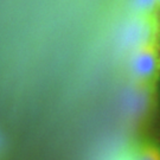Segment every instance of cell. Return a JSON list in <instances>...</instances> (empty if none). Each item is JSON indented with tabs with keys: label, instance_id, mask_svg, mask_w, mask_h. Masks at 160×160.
Masks as SVG:
<instances>
[{
	"label": "cell",
	"instance_id": "3957f363",
	"mask_svg": "<svg viewBox=\"0 0 160 160\" xmlns=\"http://www.w3.org/2000/svg\"><path fill=\"white\" fill-rule=\"evenodd\" d=\"M131 160H160V143L143 138L127 148Z\"/></svg>",
	"mask_w": 160,
	"mask_h": 160
},
{
	"label": "cell",
	"instance_id": "7a4b0ae2",
	"mask_svg": "<svg viewBox=\"0 0 160 160\" xmlns=\"http://www.w3.org/2000/svg\"><path fill=\"white\" fill-rule=\"evenodd\" d=\"M121 45L133 52L138 48L160 39V18L158 13L133 14L121 31Z\"/></svg>",
	"mask_w": 160,
	"mask_h": 160
},
{
	"label": "cell",
	"instance_id": "8992f818",
	"mask_svg": "<svg viewBox=\"0 0 160 160\" xmlns=\"http://www.w3.org/2000/svg\"><path fill=\"white\" fill-rule=\"evenodd\" d=\"M157 13H160V0H157Z\"/></svg>",
	"mask_w": 160,
	"mask_h": 160
},
{
	"label": "cell",
	"instance_id": "277c9868",
	"mask_svg": "<svg viewBox=\"0 0 160 160\" xmlns=\"http://www.w3.org/2000/svg\"><path fill=\"white\" fill-rule=\"evenodd\" d=\"M133 14H149L157 12V0H132Z\"/></svg>",
	"mask_w": 160,
	"mask_h": 160
},
{
	"label": "cell",
	"instance_id": "ba28073f",
	"mask_svg": "<svg viewBox=\"0 0 160 160\" xmlns=\"http://www.w3.org/2000/svg\"><path fill=\"white\" fill-rule=\"evenodd\" d=\"M159 14H160V13H159ZM159 18H160V16H159Z\"/></svg>",
	"mask_w": 160,
	"mask_h": 160
},
{
	"label": "cell",
	"instance_id": "52a82bcc",
	"mask_svg": "<svg viewBox=\"0 0 160 160\" xmlns=\"http://www.w3.org/2000/svg\"><path fill=\"white\" fill-rule=\"evenodd\" d=\"M1 151H2V138H1V134H0V154H1Z\"/></svg>",
	"mask_w": 160,
	"mask_h": 160
},
{
	"label": "cell",
	"instance_id": "5b68a950",
	"mask_svg": "<svg viewBox=\"0 0 160 160\" xmlns=\"http://www.w3.org/2000/svg\"><path fill=\"white\" fill-rule=\"evenodd\" d=\"M109 160H131V158H129V154H128V151L125 149L120 153L115 154L113 158H110Z\"/></svg>",
	"mask_w": 160,
	"mask_h": 160
},
{
	"label": "cell",
	"instance_id": "6da1fadb",
	"mask_svg": "<svg viewBox=\"0 0 160 160\" xmlns=\"http://www.w3.org/2000/svg\"><path fill=\"white\" fill-rule=\"evenodd\" d=\"M133 84L148 94H154L160 77V39L138 48L129 58Z\"/></svg>",
	"mask_w": 160,
	"mask_h": 160
}]
</instances>
